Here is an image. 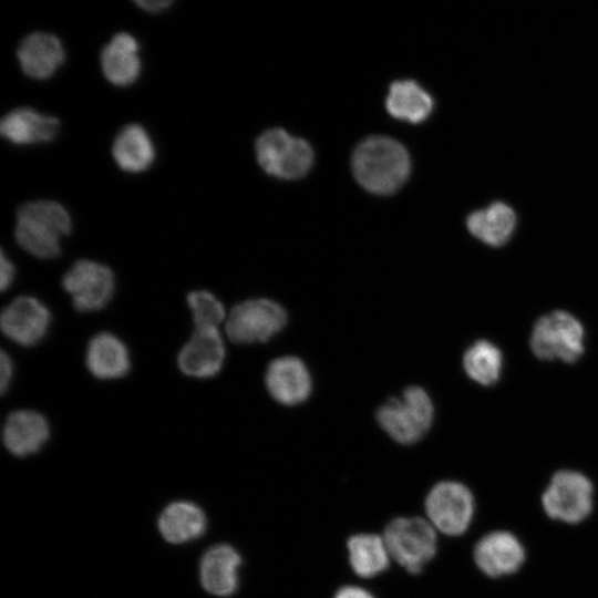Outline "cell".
<instances>
[{
  "instance_id": "obj_3",
  "label": "cell",
  "mask_w": 598,
  "mask_h": 598,
  "mask_svg": "<svg viewBox=\"0 0 598 598\" xmlns=\"http://www.w3.org/2000/svg\"><path fill=\"white\" fill-rule=\"evenodd\" d=\"M60 288L78 315L105 311L118 292V278L106 262L92 258L75 259L60 276Z\"/></svg>"
},
{
  "instance_id": "obj_18",
  "label": "cell",
  "mask_w": 598,
  "mask_h": 598,
  "mask_svg": "<svg viewBox=\"0 0 598 598\" xmlns=\"http://www.w3.org/2000/svg\"><path fill=\"white\" fill-rule=\"evenodd\" d=\"M17 56L27 75L42 80L51 76L62 65L65 51L54 34L33 32L21 41Z\"/></svg>"
},
{
  "instance_id": "obj_8",
  "label": "cell",
  "mask_w": 598,
  "mask_h": 598,
  "mask_svg": "<svg viewBox=\"0 0 598 598\" xmlns=\"http://www.w3.org/2000/svg\"><path fill=\"white\" fill-rule=\"evenodd\" d=\"M287 322L285 309L277 302L256 298L238 302L224 323L227 339L235 344L266 342Z\"/></svg>"
},
{
  "instance_id": "obj_10",
  "label": "cell",
  "mask_w": 598,
  "mask_h": 598,
  "mask_svg": "<svg viewBox=\"0 0 598 598\" xmlns=\"http://www.w3.org/2000/svg\"><path fill=\"white\" fill-rule=\"evenodd\" d=\"M226 357L225 340L218 328H196L175 353L174 362L186 380L204 382L221 372Z\"/></svg>"
},
{
  "instance_id": "obj_15",
  "label": "cell",
  "mask_w": 598,
  "mask_h": 598,
  "mask_svg": "<svg viewBox=\"0 0 598 598\" xmlns=\"http://www.w3.org/2000/svg\"><path fill=\"white\" fill-rule=\"evenodd\" d=\"M525 560V549L519 539L506 530H495L483 536L475 545L474 561L489 577H502L517 571Z\"/></svg>"
},
{
  "instance_id": "obj_21",
  "label": "cell",
  "mask_w": 598,
  "mask_h": 598,
  "mask_svg": "<svg viewBox=\"0 0 598 598\" xmlns=\"http://www.w3.org/2000/svg\"><path fill=\"white\" fill-rule=\"evenodd\" d=\"M206 525L204 511L187 501L171 503L158 518L161 535L171 544H184L200 537L206 530Z\"/></svg>"
},
{
  "instance_id": "obj_26",
  "label": "cell",
  "mask_w": 598,
  "mask_h": 598,
  "mask_svg": "<svg viewBox=\"0 0 598 598\" xmlns=\"http://www.w3.org/2000/svg\"><path fill=\"white\" fill-rule=\"evenodd\" d=\"M193 329L218 328L225 323L227 311L221 299L208 288H196L184 295Z\"/></svg>"
},
{
  "instance_id": "obj_20",
  "label": "cell",
  "mask_w": 598,
  "mask_h": 598,
  "mask_svg": "<svg viewBox=\"0 0 598 598\" xmlns=\"http://www.w3.org/2000/svg\"><path fill=\"white\" fill-rule=\"evenodd\" d=\"M138 42L134 35L120 32L101 51V68L114 85L132 84L140 75Z\"/></svg>"
},
{
  "instance_id": "obj_2",
  "label": "cell",
  "mask_w": 598,
  "mask_h": 598,
  "mask_svg": "<svg viewBox=\"0 0 598 598\" xmlns=\"http://www.w3.org/2000/svg\"><path fill=\"white\" fill-rule=\"evenodd\" d=\"M71 231V216L63 205L34 200L19 207L13 238L29 256L50 261L61 256L62 239Z\"/></svg>"
},
{
  "instance_id": "obj_11",
  "label": "cell",
  "mask_w": 598,
  "mask_h": 598,
  "mask_svg": "<svg viewBox=\"0 0 598 598\" xmlns=\"http://www.w3.org/2000/svg\"><path fill=\"white\" fill-rule=\"evenodd\" d=\"M594 487L581 473L558 471L551 477L542 496L545 513L553 519L577 524L592 509Z\"/></svg>"
},
{
  "instance_id": "obj_22",
  "label": "cell",
  "mask_w": 598,
  "mask_h": 598,
  "mask_svg": "<svg viewBox=\"0 0 598 598\" xmlns=\"http://www.w3.org/2000/svg\"><path fill=\"white\" fill-rule=\"evenodd\" d=\"M433 106L431 95L414 80L394 81L385 99V109L391 116L413 124L425 121Z\"/></svg>"
},
{
  "instance_id": "obj_4",
  "label": "cell",
  "mask_w": 598,
  "mask_h": 598,
  "mask_svg": "<svg viewBox=\"0 0 598 598\" xmlns=\"http://www.w3.org/2000/svg\"><path fill=\"white\" fill-rule=\"evenodd\" d=\"M54 315L49 305L33 293L14 295L1 309L0 331L12 346L24 350L42 346L51 334Z\"/></svg>"
},
{
  "instance_id": "obj_30",
  "label": "cell",
  "mask_w": 598,
  "mask_h": 598,
  "mask_svg": "<svg viewBox=\"0 0 598 598\" xmlns=\"http://www.w3.org/2000/svg\"><path fill=\"white\" fill-rule=\"evenodd\" d=\"M333 598H375L370 591L367 589L354 586V585H346L339 588Z\"/></svg>"
},
{
  "instance_id": "obj_1",
  "label": "cell",
  "mask_w": 598,
  "mask_h": 598,
  "mask_svg": "<svg viewBox=\"0 0 598 598\" xmlns=\"http://www.w3.org/2000/svg\"><path fill=\"white\" fill-rule=\"evenodd\" d=\"M351 163L358 183L377 195L395 193L406 182L411 169L406 148L384 135H373L358 144Z\"/></svg>"
},
{
  "instance_id": "obj_14",
  "label": "cell",
  "mask_w": 598,
  "mask_h": 598,
  "mask_svg": "<svg viewBox=\"0 0 598 598\" xmlns=\"http://www.w3.org/2000/svg\"><path fill=\"white\" fill-rule=\"evenodd\" d=\"M52 434L51 423L43 411L32 406L13 408L2 423L1 440L8 453L27 457L40 452Z\"/></svg>"
},
{
  "instance_id": "obj_24",
  "label": "cell",
  "mask_w": 598,
  "mask_h": 598,
  "mask_svg": "<svg viewBox=\"0 0 598 598\" xmlns=\"http://www.w3.org/2000/svg\"><path fill=\"white\" fill-rule=\"evenodd\" d=\"M347 548L350 567L359 577L372 578L389 568L391 557L383 536L354 534L348 539Z\"/></svg>"
},
{
  "instance_id": "obj_5",
  "label": "cell",
  "mask_w": 598,
  "mask_h": 598,
  "mask_svg": "<svg viewBox=\"0 0 598 598\" xmlns=\"http://www.w3.org/2000/svg\"><path fill=\"white\" fill-rule=\"evenodd\" d=\"M382 536L390 557L410 574H420L436 554V530L421 517H396Z\"/></svg>"
},
{
  "instance_id": "obj_28",
  "label": "cell",
  "mask_w": 598,
  "mask_h": 598,
  "mask_svg": "<svg viewBox=\"0 0 598 598\" xmlns=\"http://www.w3.org/2000/svg\"><path fill=\"white\" fill-rule=\"evenodd\" d=\"M17 362L9 350L2 348L0 351V394L7 398L11 392L17 379Z\"/></svg>"
},
{
  "instance_id": "obj_9",
  "label": "cell",
  "mask_w": 598,
  "mask_h": 598,
  "mask_svg": "<svg viewBox=\"0 0 598 598\" xmlns=\"http://www.w3.org/2000/svg\"><path fill=\"white\" fill-rule=\"evenodd\" d=\"M584 328L570 313L556 310L543 316L534 326L530 348L543 360L575 362L584 352Z\"/></svg>"
},
{
  "instance_id": "obj_16",
  "label": "cell",
  "mask_w": 598,
  "mask_h": 598,
  "mask_svg": "<svg viewBox=\"0 0 598 598\" xmlns=\"http://www.w3.org/2000/svg\"><path fill=\"white\" fill-rule=\"evenodd\" d=\"M241 557L228 544H218L205 551L199 564L204 589L218 597L231 596L238 588Z\"/></svg>"
},
{
  "instance_id": "obj_17",
  "label": "cell",
  "mask_w": 598,
  "mask_h": 598,
  "mask_svg": "<svg viewBox=\"0 0 598 598\" xmlns=\"http://www.w3.org/2000/svg\"><path fill=\"white\" fill-rule=\"evenodd\" d=\"M265 382L270 395L286 405L305 401L311 391V379L305 363L296 357H281L267 368Z\"/></svg>"
},
{
  "instance_id": "obj_23",
  "label": "cell",
  "mask_w": 598,
  "mask_h": 598,
  "mask_svg": "<svg viewBox=\"0 0 598 598\" xmlns=\"http://www.w3.org/2000/svg\"><path fill=\"white\" fill-rule=\"evenodd\" d=\"M112 154L120 168L138 173L151 166L155 157V148L142 125L127 124L117 133Z\"/></svg>"
},
{
  "instance_id": "obj_13",
  "label": "cell",
  "mask_w": 598,
  "mask_h": 598,
  "mask_svg": "<svg viewBox=\"0 0 598 598\" xmlns=\"http://www.w3.org/2000/svg\"><path fill=\"white\" fill-rule=\"evenodd\" d=\"M82 362L93 380L114 383L123 381L132 373L133 351L115 331L101 329L86 340Z\"/></svg>"
},
{
  "instance_id": "obj_29",
  "label": "cell",
  "mask_w": 598,
  "mask_h": 598,
  "mask_svg": "<svg viewBox=\"0 0 598 598\" xmlns=\"http://www.w3.org/2000/svg\"><path fill=\"white\" fill-rule=\"evenodd\" d=\"M18 280V268L16 262L1 248L0 252V291L7 293L12 289Z\"/></svg>"
},
{
  "instance_id": "obj_19",
  "label": "cell",
  "mask_w": 598,
  "mask_h": 598,
  "mask_svg": "<svg viewBox=\"0 0 598 598\" xmlns=\"http://www.w3.org/2000/svg\"><path fill=\"white\" fill-rule=\"evenodd\" d=\"M60 128V121L31 107H18L6 114L0 122V132L18 145L52 141Z\"/></svg>"
},
{
  "instance_id": "obj_6",
  "label": "cell",
  "mask_w": 598,
  "mask_h": 598,
  "mask_svg": "<svg viewBox=\"0 0 598 598\" xmlns=\"http://www.w3.org/2000/svg\"><path fill=\"white\" fill-rule=\"evenodd\" d=\"M433 415L427 393L419 386H410L401 398L384 403L377 412V420L394 441L413 444L430 429Z\"/></svg>"
},
{
  "instance_id": "obj_27",
  "label": "cell",
  "mask_w": 598,
  "mask_h": 598,
  "mask_svg": "<svg viewBox=\"0 0 598 598\" xmlns=\"http://www.w3.org/2000/svg\"><path fill=\"white\" fill-rule=\"evenodd\" d=\"M463 365L472 380L483 385H491L499 378L502 353L493 343L480 340L465 352Z\"/></svg>"
},
{
  "instance_id": "obj_25",
  "label": "cell",
  "mask_w": 598,
  "mask_h": 598,
  "mask_svg": "<svg viewBox=\"0 0 598 598\" xmlns=\"http://www.w3.org/2000/svg\"><path fill=\"white\" fill-rule=\"evenodd\" d=\"M470 233L483 243L498 247L512 236L516 216L504 203H494L485 209L472 213L466 220Z\"/></svg>"
},
{
  "instance_id": "obj_31",
  "label": "cell",
  "mask_w": 598,
  "mask_h": 598,
  "mask_svg": "<svg viewBox=\"0 0 598 598\" xmlns=\"http://www.w3.org/2000/svg\"><path fill=\"white\" fill-rule=\"evenodd\" d=\"M135 3L145 11L148 12H159L172 4V1L167 0H147V1H135Z\"/></svg>"
},
{
  "instance_id": "obj_12",
  "label": "cell",
  "mask_w": 598,
  "mask_h": 598,
  "mask_svg": "<svg viewBox=\"0 0 598 598\" xmlns=\"http://www.w3.org/2000/svg\"><path fill=\"white\" fill-rule=\"evenodd\" d=\"M427 520L447 536H460L471 525L474 515V497L462 483L442 481L435 484L425 498Z\"/></svg>"
},
{
  "instance_id": "obj_7",
  "label": "cell",
  "mask_w": 598,
  "mask_h": 598,
  "mask_svg": "<svg viewBox=\"0 0 598 598\" xmlns=\"http://www.w3.org/2000/svg\"><path fill=\"white\" fill-rule=\"evenodd\" d=\"M256 156L260 167L280 179L303 177L313 163L310 144L282 128H270L256 141Z\"/></svg>"
}]
</instances>
